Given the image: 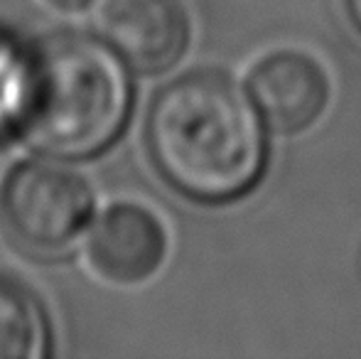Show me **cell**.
<instances>
[{"mask_svg": "<svg viewBox=\"0 0 361 359\" xmlns=\"http://www.w3.org/2000/svg\"><path fill=\"white\" fill-rule=\"evenodd\" d=\"M145 138L162 178L200 202H226L251 190L266 155L253 104L214 72L167 84L150 106Z\"/></svg>", "mask_w": 361, "mask_h": 359, "instance_id": "1", "label": "cell"}, {"mask_svg": "<svg viewBox=\"0 0 361 359\" xmlns=\"http://www.w3.org/2000/svg\"><path fill=\"white\" fill-rule=\"evenodd\" d=\"M130 109V82L114 47L86 35H52L23 57L18 116L30 145L57 158L109 148Z\"/></svg>", "mask_w": 361, "mask_h": 359, "instance_id": "2", "label": "cell"}, {"mask_svg": "<svg viewBox=\"0 0 361 359\" xmlns=\"http://www.w3.org/2000/svg\"><path fill=\"white\" fill-rule=\"evenodd\" d=\"M91 207L89 185L74 170L27 160L0 187V231L30 259H59L79 241Z\"/></svg>", "mask_w": 361, "mask_h": 359, "instance_id": "3", "label": "cell"}, {"mask_svg": "<svg viewBox=\"0 0 361 359\" xmlns=\"http://www.w3.org/2000/svg\"><path fill=\"white\" fill-rule=\"evenodd\" d=\"M101 28L116 54L145 74L170 69L190 42V20L177 0H109Z\"/></svg>", "mask_w": 361, "mask_h": 359, "instance_id": "4", "label": "cell"}, {"mask_svg": "<svg viewBox=\"0 0 361 359\" xmlns=\"http://www.w3.org/2000/svg\"><path fill=\"white\" fill-rule=\"evenodd\" d=\"M248 87L256 111L283 135L310 128L329 99L327 74L302 52H276L261 59Z\"/></svg>", "mask_w": 361, "mask_h": 359, "instance_id": "5", "label": "cell"}, {"mask_svg": "<svg viewBox=\"0 0 361 359\" xmlns=\"http://www.w3.org/2000/svg\"><path fill=\"white\" fill-rule=\"evenodd\" d=\"M167 239L160 219L138 205H116L96 221L89 241L94 269L116 283H140L160 269Z\"/></svg>", "mask_w": 361, "mask_h": 359, "instance_id": "6", "label": "cell"}, {"mask_svg": "<svg viewBox=\"0 0 361 359\" xmlns=\"http://www.w3.org/2000/svg\"><path fill=\"white\" fill-rule=\"evenodd\" d=\"M44 352V320L23 286L0 276V359H35Z\"/></svg>", "mask_w": 361, "mask_h": 359, "instance_id": "7", "label": "cell"}, {"mask_svg": "<svg viewBox=\"0 0 361 359\" xmlns=\"http://www.w3.org/2000/svg\"><path fill=\"white\" fill-rule=\"evenodd\" d=\"M52 8L64 10V13H74V10H81L91 3V0H47Z\"/></svg>", "mask_w": 361, "mask_h": 359, "instance_id": "8", "label": "cell"}, {"mask_svg": "<svg viewBox=\"0 0 361 359\" xmlns=\"http://www.w3.org/2000/svg\"><path fill=\"white\" fill-rule=\"evenodd\" d=\"M349 10H352L354 23H357L361 30V0H349Z\"/></svg>", "mask_w": 361, "mask_h": 359, "instance_id": "9", "label": "cell"}]
</instances>
